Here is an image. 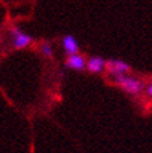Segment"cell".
I'll return each instance as SVG.
<instances>
[{
	"instance_id": "5",
	"label": "cell",
	"mask_w": 152,
	"mask_h": 153,
	"mask_svg": "<svg viewBox=\"0 0 152 153\" xmlns=\"http://www.w3.org/2000/svg\"><path fill=\"white\" fill-rule=\"evenodd\" d=\"M61 46H63L64 52L67 56H71V54H77L80 52V45H78V40L76 39V36L73 35H64L61 38Z\"/></svg>"
},
{
	"instance_id": "3",
	"label": "cell",
	"mask_w": 152,
	"mask_h": 153,
	"mask_svg": "<svg viewBox=\"0 0 152 153\" xmlns=\"http://www.w3.org/2000/svg\"><path fill=\"white\" fill-rule=\"evenodd\" d=\"M130 70H131L130 64L123 60H117V59L106 60V71L112 76L120 75V74H127Z\"/></svg>"
},
{
	"instance_id": "2",
	"label": "cell",
	"mask_w": 152,
	"mask_h": 153,
	"mask_svg": "<svg viewBox=\"0 0 152 153\" xmlns=\"http://www.w3.org/2000/svg\"><path fill=\"white\" fill-rule=\"evenodd\" d=\"M10 36H11V45L14 49H24L34 42V38L31 35L17 27L10 28Z\"/></svg>"
},
{
	"instance_id": "1",
	"label": "cell",
	"mask_w": 152,
	"mask_h": 153,
	"mask_svg": "<svg viewBox=\"0 0 152 153\" xmlns=\"http://www.w3.org/2000/svg\"><path fill=\"white\" fill-rule=\"evenodd\" d=\"M113 78H115V82L123 89L124 92H127L128 95H133V96L140 95L144 89H147L142 81L133 75H128V74H120V75H116Z\"/></svg>"
},
{
	"instance_id": "4",
	"label": "cell",
	"mask_w": 152,
	"mask_h": 153,
	"mask_svg": "<svg viewBox=\"0 0 152 153\" xmlns=\"http://www.w3.org/2000/svg\"><path fill=\"white\" fill-rule=\"evenodd\" d=\"M87 64H88V60H85V57L78 53L67 56V60H66V68L74 70V71H84L87 70Z\"/></svg>"
},
{
	"instance_id": "6",
	"label": "cell",
	"mask_w": 152,
	"mask_h": 153,
	"mask_svg": "<svg viewBox=\"0 0 152 153\" xmlns=\"http://www.w3.org/2000/svg\"><path fill=\"white\" fill-rule=\"evenodd\" d=\"M106 68V60L100 56H92L88 59V64H87V70L92 74H100Z\"/></svg>"
},
{
	"instance_id": "7",
	"label": "cell",
	"mask_w": 152,
	"mask_h": 153,
	"mask_svg": "<svg viewBox=\"0 0 152 153\" xmlns=\"http://www.w3.org/2000/svg\"><path fill=\"white\" fill-rule=\"evenodd\" d=\"M40 53H42L45 57H52L53 56L52 45L48 43V42H43V43L40 45Z\"/></svg>"
},
{
	"instance_id": "8",
	"label": "cell",
	"mask_w": 152,
	"mask_h": 153,
	"mask_svg": "<svg viewBox=\"0 0 152 153\" xmlns=\"http://www.w3.org/2000/svg\"><path fill=\"white\" fill-rule=\"evenodd\" d=\"M145 91H147V95L152 97V81H151V82H149V85H148V86H147V89H145Z\"/></svg>"
}]
</instances>
